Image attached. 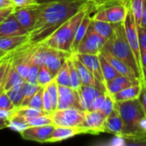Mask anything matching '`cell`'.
Returning a JSON list of instances; mask_svg holds the SVG:
<instances>
[{
	"mask_svg": "<svg viewBox=\"0 0 146 146\" xmlns=\"http://www.w3.org/2000/svg\"><path fill=\"white\" fill-rule=\"evenodd\" d=\"M90 0H46L44 8L29 33V44H38L48 38L65 21L86 6Z\"/></svg>",
	"mask_w": 146,
	"mask_h": 146,
	"instance_id": "6da1fadb",
	"label": "cell"
},
{
	"mask_svg": "<svg viewBox=\"0 0 146 146\" xmlns=\"http://www.w3.org/2000/svg\"><path fill=\"white\" fill-rule=\"evenodd\" d=\"M98 6H99L98 3L96 2L92 3L91 4L86 6L79 12H77L74 15H73L71 18H69L67 21H65L48 38H46L42 43L50 48L68 54H73L72 45L79 25L80 24L82 19L85 17V15L87 13L89 12L94 13Z\"/></svg>",
	"mask_w": 146,
	"mask_h": 146,
	"instance_id": "7a4b0ae2",
	"label": "cell"
},
{
	"mask_svg": "<svg viewBox=\"0 0 146 146\" xmlns=\"http://www.w3.org/2000/svg\"><path fill=\"white\" fill-rule=\"evenodd\" d=\"M103 49L122 61L132 69L140 83H145L144 75L139 68L134 54L127 41L123 22L115 24L114 32L106 40Z\"/></svg>",
	"mask_w": 146,
	"mask_h": 146,
	"instance_id": "3957f363",
	"label": "cell"
},
{
	"mask_svg": "<svg viewBox=\"0 0 146 146\" xmlns=\"http://www.w3.org/2000/svg\"><path fill=\"white\" fill-rule=\"evenodd\" d=\"M115 108L118 110L123 122V129L121 138L130 139L133 141H145L140 130L139 123L146 115L139 99H133L122 102H115Z\"/></svg>",
	"mask_w": 146,
	"mask_h": 146,
	"instance_id": "277c9868",
	"label": "cell"
},
{
	"mask_svg": "<svg viewBox=\"0 0 146 146\" xmlns=\"http://www.w3.org/2000/svg\"><path fill=\"white\" fill-rule=\"evenodd\" d=\"M127 0H111L97 8L92 20L104 21L112 24L123 22L127 12Z\"/></svg>",
	"mask_w": 146,
	"mask_h": 146,
	"instance_id": "5b68a950",
	"label": "cell"
},
{
	"mask_svg": "<svg viewBox=\"0 0 146 146\" xmlns=\"http://www.w3.org/2000/svg\"><path fill=\"white\" fill-rule=\"evenodd\" d=\"M50 115L56 126L81 127L85 119V111L78 108L56 110Z\"/></svg>",
	"mask_w": 146,
	"mask_h": 146,
	"instance_id": "8992f818",
	"label": "cell"
},
{
	"mask_svg": "<svg viewBox=\"0 0 146 146\" xmlns=\"http://www.w3.org/2000/svg\"><path fill=\"white\" fill-rule=\"evenodd\" d=\"M44 3L45 1H42L38 3L14 8L13 14L16 17L18 21L21 23V25L26 30H27L29 33L33 30L38 18L41 13V10L44 8Z\"/></svg>",
	"mask_w": 146,
	"mask_h": 146,
	"instance_id": "52a82bcc",
	"label": "cell"
},
{
	"mask_svg": "<svg viewBox=\"0 0 146 146\" xmlns=\"http://www.w3.org/2000/svg\"><path fill=\"white\" fill-rule=\"evenodd\" d=\"M106 40V38L97 33L92 24H90L85 37L78 46L76 53L98 55L104 48Z\"/></svg>",
	"mask_w": 146,
	"mask_h": 146,
	"instance_id": "ba28073f",
	"label": "cell"
},
{
	"mask_svg": "<svg viewBox=\"0 0 146 146\" xmlns=\"http://www.w3.org/2000/svg\"><path fill=\"white\" fill-rule=\"evenodd\" d=\"M106 117L100 110H86L85 119L81 125L86 131V134L96 135L105 133Z\"/></svg>",
	"mask_w": 146,
	"mask_h": 146,
	"instance_id": "9c48e42d",
	"label": "cell"
},
{
	"mask_svg": "<svg viewBox=\"0 0 146 146\" xmlns=\"http://www.w3.org/2000/svg\"><path fill=\"white\" fill-rule=\"evenodd\" d=\"M55 126L56 125L52 124L46 126L28 127L21 133H20V134L26 140L35 141L39 143H47L55 128Z\"/></svg>",
	"mask_w": 146,
	"mask_h": 146,
	"instance_id": "30bf717a",
	"label": "cell"
},
{
	"mask_svg": "<svg viewBox=\"0 0 146 146\" xmlns=\"http://www.w3.org/2000/svg\"><path fill=\"white\" fill-rule=\"evenodd\" d=\"M68 108L80 109L78 91L74 90L71 86L58 85V105L56 110Z\"/></svg>",
	"mask_w": 146,
	"mask_h": 146,
	"instance_id": "8fae6325",
	"label": "cell"
},
{
	"mask_svg": "<svg viewBox=\"0 0 146 146\" xmlns=\"http://www.w3.org/2000/svg\"><path fill=\"white\" fill-rule=\"evenodd\" d=\"M29 34L18 21L13 12L0 23V38Z\"/></svg>",
	"mask_w": 146,
	"mask_h": 146,
	"instance_id": "7c38bea8",
	"label": "cell"
},
{
	"mask_svg": "<svg viewBox=\"0 0 146 146\" xmlns=\"http://www.w3.org/2000/svg\"><path fill=\"white\" fill-rule=\"evenodd\" d=\"M70 55L71 54H68V53L47 46L44 64L50 70L52 74L56 76V74H57V72L59 71L62 64L65 62V61Z\"/></svg>",
	"mask_w": 146,
	"mask_h": 146,
	"instance_id": "4fadbf2b",
	"label": "cell"
},
{
	"mask_svg": "<svg viewBox=\"0 0 146 146\" xmlns=\"http://www.w3.org/2000/svg\"><path fill=\"white\" fill-rule=\"evenodd\" d=\"M106 92H104L93 86L82 85L80 88L78 90L80 109L84 111L89 110L96 98Z\"/></svg>",
	"mask_w": 146,
	"mask_h": 146,
	"instance_id": "5bb4252c",
	"label": "cell"
},
{
	"mask_svg": "<svg viewBox=\"0 0 146 146\" xmlns=\"http://www.w3.org/2000/svg\"><path fill=\"white\" fill-rule=\"evenodd\" d=\"M77 57L80 60V62L91 71V73L93 74L95 79L99 81L100 83L104 84L105 86V80L102 73L100 61L98 55H93V54H83V53H75Z\"/></svg>",
	"mask_w": 146,
	"mask_h": 146,
	"instance_id": "9a60e30c",
	"label": "cell"
},
{
	"mask_svg": "<svg viewBox=\"0 0 146 146\" xmlns=\"http://www.w3.org/2000/svg\"><path fill=\"white\" fill-rule=\"evenodd\" d=\"M79 134H86V131L82 127L55 126V128L47 143H56L63 141Z\"/></svg>",
	"mask_w": 146,
	"mask_h": 146,
	"instance_id": "2e32d148",
	"label": "cell"
},
{
	"mask_svg": "<svg viewBox=\"0 0 146 146\" xmlns=\"http://www.w3.org/2000/svg\"><path fill=\"white\" fill-rule=\"evenodd\" d=\"M28 41L29 34L0 38V50L10 53L27 44Z\"/></svg>",
	"mask_w": 146,
	"mask_h": 146,
	"instance_id": "e0dca14e",
	"label": "cell"
},
{
	"mask_svg": "<svg viewBox=\"0 0 146 146\" xmlns=\"http://www.w3.org/2000/svg\"><path fill=\"white\" fill-rule=\"evenodd\" d=\"M122 129H123L122 119L118 110L115 106V109L113 110V111L106 117L105 133H112L118 137H121Z\"/></svg>",
	"mask_w": 146,
	"mask_h": 146,
	"instance_id": "ac0fdd59",
	"label": "cell"
},
{
	"mask_svg": "<svg viewBox=\"0 0 146 146\" xmlns=\"http://www.w3.org/2000/svg\"><path fill=\"white\" fill-rule=\"evenodd\" d=\"M103 56H105V58L110 62V63L115 68V69L119 73V74H122V75H125L133 80H139V79L137 78V76L135 75V74L132 71V69L127 66L122 61H121L120 59H118L117 57L114 56L112 54H110L109 51L102 49L101 52H100ZM140 82V81H139Z\"/></svg>",
	"mask_w": 146,
	"mask_h": 146,
	"instance_id": "d6986e66",
	"label": "cell"
},
{
	"mask_svg": "<svg viewBox=\"0 0 146 146\" xmlns=\"http://www.w3.org/2000/svg\"><path fill=\"white\" fill-rule=\"evenodd\" d=\"M138 83H140V82L138 80H133L125 75L119 74L115 79L106 83V90H107V92H109L111 95H114L124 90L125 88L131 86L133 85L138 84Z\"/></svg>",
	"mask_w": 146,
	"mask_h": 146,
	"instance_id": "ffe728a7",
	"label": "cell"
},
{
	"mask_svg": "<svg viewBox=\"0 0 146 146\" xmlns=\"http://www.w3.org/2000/svg\"><path fill=\"white\" fill-rule=\"evenodd\" d=\"M92 14H93V12L87 13L85 15V17L82 19L80 24L79 25V27L77 29V32H76V34L74 37V40L73 45H72V53H76L79 44H80L81 40L85 37V35L88 30V27L92 21Z\"/></svg>",
	"mask_w": 146,
	"mask_h": 146,
	"instance_id": "44dd1931",
	"label": "cell"
},
{
	"mask_svg": "<svg viewBox=\"0 0 146 146\" xmlns=\"http://www.w3.org/2000/svg\"><path fill=\"white\" fill-rule=\"evenodd\" d=\"M142 89V84L138 83L125 88L124 90L112 95L115 102H122L139 98Z\"/></svg>",
	"mask_w": 146,
	"mask_h": 146,
	"instance_id": "7402d4cb",
	"label": "cell"
},
{
	"mask_svg": "<svg viewBox=\"0 0 146 146\" xmlns=\"http://www.w3.org/2000/svg\"><path fill=\"white\" fill-rule=\"evenodd\" d=\"M25 80H26L17 71L15 65L13 62V56H12L11 64H10V67H9V72L7 74V80H6V83L4 86V91H7L15 86L23 84V82Z\"/></svg>",
	"mask_w": 146,
	"mask_h": 146,
	"instance_id": "603a6c76",
	"label": "cell"
},
{
	"mask_svg": "<svg viewBox=\"0 0 146 146\" xmlns=\"http://www.w3.org/2000/svg\"><path fill=\"white\" fill-rule=\"evenodd\" d=\"M91 24L94 31L106 39H108L114 32L115 24L104 21H98V20H92Z\"/></svg>",
	"mask_w": 146,
	"mask_h": 146,
	"instance_id": "cb8c5ba5",
	"label": "cell"
},
{
	"mask_svg": "<svg viewBox=\"0 0 146 146\" xmlns=\"http://www.w3.org/2000/svg\"><path fill=\"white\" fill-rule=\"evenodd\" d=\"M98 56H99L101 69H102V73H103L105 83H108L110 80H112L113 79H115L117 75H119V73L110 63V62L105 58L104 56H103L101 53H99ZM105 86H106V84H105Z\"/></svg>",
	"mask_w": 146,
	"mask_h": 146,
	"instance_id": "d4e9b609",
	"label": "cell"
},
{
	"mask_svg": "<svg viewBox=\"0 0 146 146\" xmlns=\"http://www.w3.org/2000/svg\"><path fill=\"white\" fill-rule=\"evenodd\" d=\"M5 92L8 94V96H9L10 101L12 102L13 105L15 106V109L20 108L22 104V101L24 99V92H23L22 84L15 86Z\"/></svg>",
	"mask_w": 146,
	"mask_h": 146,
	"instance_id": "484cf974",
	"label": "cell"
},
{
	"mask_svg": "<svg viewBox=\"0 0 146 146\" xmlns=\"http://www.w3.org/2000/svg\"><path fill=\"white\" fill-rule=\"evenodd\" d=\"M71 55L67 58V62H68V70H69V75H70L71 87L74 88V90L78 91L80 88V86H82V83H81L80 74H79L78 70H77V68H76V67H75V65L74 63V61L72 59Z\"/></svg>",
	"mask_w": 146,
	"mask_h": 146,
	"instance_id": "4316f807",
	"label": "cell"
},
{
	"mask_svg": "<svg viewBox=\"0 0 146 146\" xmlns=\"http://www.w3.org/2000/svg\"><path fill=\"white\" fill-rule=\"evenodd\" d=\"M8 127L17 133H21L23 130L28 127V124L23 117L16 115L13 110L11 116L9 118Z\"/></svg>",
	"mask_w": 146,
	"mask_h": 146,
	"instance_id": "83f0119b",
	"label": "cell"
},
{
	"mask_svg": "<svg viewBox=\"0 0 146 146\" xmlns=\"http://www.w3.org/2000/svg\"><path fill=\"white\" fill-rule=\"evenodd\" d=\"M13 52L9 53L0 63V93L4 91V86L7 80V74L11 64Z\"/></svg>",
	"mask_w": 146,
	"mask_h": 146,
	"instance_id": "f1b7e54d",
	"label": "cell"
},
{
	"mask_svg": "<svg viewBox=\"0 0 146 146\" xmlns=\"http://www.w3.org/2000/svg\"><path fill=\"white\" fill-rule=\"evenodd\" d=\"M55 80L59 86H71L70 82V75H69V70L67 60L62 64L59 71L55 76Z\"/></svg>",
	"mask_w": 146,
	"mask_h": 146,
	"instance_id": "f546056e",
	"label": "cell"
},
{
	"mask_svg": "<svg viewBox=\"0 0 146 146\" xmlns=\"http://www.w3.org/2000/svg\"><path fill=\"white\" fill-rule=\"evenodd\" d=\"M14 113H15L16 115L23 117L26 121L37 117L38 115H42L44 114H46L44 110H37V109H33L31 107H20V108H16L14 110Z\"/></svg>",
	"mask_w": 146,
	"mask_h": 146,
	"instance_id": "4dcf8cb0",
	"label": "cell"
},
{
	"mask_svg": "<svg viewBox=\"0 0 146 146\" xmlns=\"http://www.w3.org/2000/svg\"><path fill=\"white\" fill-rule=\"evenodd\" d=\"M22 86H23V92H24V99L22 101L21 107H27L30 98L38 92V90L40 88V86L25 80L22 84Z\"/></svg>",
	"mask_w": 146,
	"mask_h": 146,
	"instance_id": "1f68e13d",
	"label": "cell"
},
{
	"mask_svg": "<svg viewBox=\"0 0 146 146\" xmlns=\"http://www.w3.org/2000/svg\"><path fill=\"white\" fill-rule=\"evenodd\" d=\"M138 33H139V38L141 62H142V67H143V71H144V68H146V27L139 26Z\"/></svg>",
	"mask_w": 146,
	"mask_h": 146,
	"instance_id": "d6a6232c",
	"label": "cell"
},
{
	"mask_svg": "<svg viewBox=\"0 0 146 146\" xmlns=\"http://www.w3.org/2000/svg\"><path fill=\"white\" fill-rule=\"evenodd\" d=\"M55 76L52 74L50 70L44 65L39 66V71H38V85L40 86H47L50 81L54 80Z\"/></svg>",
	"mask_w": 146,
	"mask_h": 146,
	"instance_id": "836d02e7",
	"label": "cell"
},
{
	"mask_svg": "<svg viewBox=\"0 0 146 146\" xmlns=\"http://www.w3.org/2000/svg\"><path fill=\"white\" fill-rule=\"evenodd\" d=\"M44 87H45L46 91L48 92V94L51 99L53 109H54V110H56L57 109V105H58V84L56 83V81L54 79Z\"/></svg>",
	"mask_w": 146,
	"mask_h": 146,
	"instance_id": "e575fe53",
	"label": "cell"
},
{
	"mask_svg": "<svg viewBox=\"0 0 146 146\" xmlns=\"http://www.w3.org/2000/svg\"><path fill=\"white\" fill-rule=\"evenodd\" d=\"M28 127H38V126H46V125H52L53 121L49 114H44L42 115H38L37 117L29 119L27 121Z\"/></svg>",
	"mask_w": 146,
	"mask_h": 146,
	"instance_id": "d590c367",
	"label": "cell"
},
{
	"mask_svg": "<svg viewBox=\"0 0 146 146\" xmlns=\"http://www.w3.org/2000/svg\"><path fill=\"white\" fill-rule=\"evenodd\" d=\"M44 87L40 86V88L38 90V92L30 98L27 107H31L37 110H43V94H44Z\"/></svg>",
	"mask_w": 146,
	"mask_h": 146,
	"instance_id": "8d00e7d4",
	"label": "cell"
},
{
	"mask_svg": "<svg viewBox=\"0 0 146 146\" xmlns=\"http://www.w3.org/2000/svg\"><path fill=\"white\" fill-rule=\"evenodd\" d=\"M115 101L113 96L111 94H110L109 92H106L105 98L103 101V104H102L99 110L107 116L113 111V110L115 109Z\"/></svg>",
	"mask_w": 146,
	"mask_h": 146,
	"instance_id": "74e56055",
	"label": "cell"
},
{
	"mask_svg": "<svg viewBox=\"0 0 146 146\" xmlns=\"http://www.w3.org/2000/svg\"><path fill=\"white\" fill-rule=\"evenodd\" d=\"M132 10L137 23V26H140L141 17H142V11H143V3L144 0H130Z\"/></svg>",
	"mask_w": 146,
	"mask_h": 146,
	"instance_id": "f35d334b",
	"label": "cell"
},
{
	"mask_svg": "<svg viewBox=\"0 0 146 146\" xmlns=\"http://www.w3.org/2000/svg\"><path fill=\"white\" fill-rule=\"evenodd\" d=\"M38 71H39V66L36 63H34L32 61V63L30 65V68L27 74V76L26 78V80L38 85Z\"/></svg>",
	"mask_w": 146,
	"mask_h": 146,
	"instance_id": "ab89813d",
	"label": "cell"
},
{
	"mask_svg": "<svg viewBox=\"0 0 146 146\" xmlns=\"http://www.w3.org/2000/svg\"><path fill=\"white\" fill-rule=\"evenodd\" d=\"M15 106L13 105L12 102L10 101L8 94L5 91L0 93V110H15Z\"/></svg>",
	"mask_w": 146,
	"mask_h": 146,
	"instance_id": "60d3db41",
	"label": "cell"
},
{
	"mask_svg": "<svg viewBox=\"0 0 146 146\" xmlns=\"http://www.w3.org/2000/svg\"><path fill=\"white\" fill-rule=\"evenodd\" d=\"M43 110L46 114H49V115L54 111L51 99H50L45 87H44V94H43Z\"/></svg>",
	"mask_w": 146,
	"mask_h": 146,
	"instance_id": "b9f144b4",
	"label": "cell"
},
{
	"mask_svg": "<svg viewBox=\"0 0 146 146\" xmlns=\"http://www.w3.org/2000/svg\"><path fill=\"white\" fill-rule=\"evenodd\" d=\"M12 1L14 3L15 7H22V6L33 4V3H38L44 0H12Z\"/></svg>",
	"mask_w": 146,
	"mask_h": 146,
	"instance_id": "7bdbcfd3",
	"label": "cell"
},
{
	"mask_svg": "<svg viewBox=\"0 0 146 146\" xmlns=\"http://www.w3.org/2000/svg\"><path fill=\"white\" fill-rule=\"evenodd\" d=\"M139 99V102H140L144 110L146 113V82L142 83V89H141Z\"/></svg>",
	"mask_w": 146,
	"mask_h": 146,
	"instance_id": "ee69618b",
	"label": "cell"
},
{
	"mask_svg": "<svg viewBox=\"0 0 146 146\" xmlns=\"http://www.w3.org/2000/svg\"><path fill=\"white\" fill-rule=\"evenodd\" d=\"M105 95H106V93H104V94L100 95L98 98H97L96 100L93 102V104H92V105L89 110H99V109L103 104V101L105 98Z\"/></svg>",
	"mask_w": 146,
	"mask_h": 146,
	"instance_id": "f6af8a7d",
	"label": "cell"
},
{
	"mask_svg": "<svg viewBox=\"0 0 146 146\" xmlns=\"http://www.w3.org/2000/svg\"><path fill=\"white\" fill-rule=\"evenodd\" d=\"M15 6H12V7H9V8H6V9H0V23L9 15H10L12 12H13V9H14Z\"/></svg>",
	"mask_w": 146,
	"mask_h": 146,
	"instance_id": "bcb514c9",
	"label": "cell"
},
{
	"mask_svg": "<svg viewBox=\"0 0 146 146\" xmlns=\"http://www.w3.org/2000/svg\"><path fill=\"white\" fill-rule=\"evenodd\" d=\"M14 6V3L12 0H0V9L9 8Z\"/></svg>",
	"mask_w": 146,
	"mask_h": 146,
	"instance_id": "7dc6e473",
	"label": "cell"
},
{
	"mask_svg": "<svg viewBox=\"0 0 146 146\" xmlns=\"http://www.w3.org/2000/svg\"><path fill=\"white\" fill-rule=\"evenodd\" d=\"M140 26L146 27V0H144V3H143V11H142Z\"/></svg>",
	"mask_w": 146,
	"mask_h": 146,
	"instance_id": "c3c4849f",
	"label": "cell"
},
{
	"mask_svg": "<svg viewBox=\"0 0 146 146\" xmlns=\"http://www.w3.org/2000/svg\"><path fill=\"white\" fill-rule=\"evenodd\" d=\"M13 110H0V119H9L11 116V115L13 113Z\"/></svg>",
	"mask_w": 146,
	"mask_h": 146,
	"instance_id": "681fc988",
	"label": "cell"
},
{
	"mask_svg": "<svg viewBox=\"0 0 146 146\" xmlns=\"http://www.w3.org/2000/svg\"><path fill=\"white\" fill-rule=\"evenodd\" d=\"M9 119H0V130L8 127Z\"/></svg>",
	"mask_w": 146,
	"mask_h": 146,
	"instance_id": "f907efd6",
	"label": "cell"
},
{
	"mask_svg": "<svg viewBox=\"0 0 146 146\" xmlns=\"http://www.w3.org/2000/svg\"><path fill=\"white\" fill-rule=\"evenodd\" d=\"M90 1H94V2H96V3H98V5L100 6V5L104 4L105 3H107V2H109V1H111V0H90ZM99 6H98V7H99Z\"/></svg>",
	"mask_w": 146,
	"mask_h": 146,
	"instance_id": "816d5d0a",
	"label": "cell"
},
{
	"mask_svg": "<svg viewBox=\"0 0 146 146\" xmlns=\"http://www.w3.org/2000/svg\"><path fill=\"white\" fill-rule=\"evenodd\" d=\"M10 53H11V52H10ZM8 54H9V53H6V52H4V51L0 50V61H1L3 57H5Z\"/></svg>",
	"mask_w": 146,
	"mask_h": 146,
	"instance_id": "f5cc1de1",
	"label": "cell"
},
{
	"mask_svg": "<svg viewBox=\"0 0 146 146\" xmlns=\"http://www.w3.org/2000/svg\"><path fill=\"white\" fill-rule=\"evenodd\" d=\"M143 73H144V79H145V82H146V68H144Z\"/></svg>",
	"mask_w": 146,
	"mask_h": 146,
	"instance_id": "db71d44e",
	"label": "cell"
},
{
	"mask_svg": "<svg viewBox=\"0 0 146 146\" xmlns=\"http://www.w3.org/2000/svg\"><path fill=\"white\" fill-rule=\"evenodd\" d=\"M3 58H4V57H3ZM3 59H2V60H1V61H0V63H1V62H2V61H3Z\"/></svg>",
	"mask_w": 146,
	"mask_h": 146,
	"instance_id": "11a10c76",
	"label": "cell"
}]
</instances>
